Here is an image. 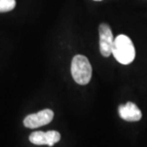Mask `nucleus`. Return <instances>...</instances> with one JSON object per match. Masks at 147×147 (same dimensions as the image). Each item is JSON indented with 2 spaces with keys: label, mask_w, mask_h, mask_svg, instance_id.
<instances>
[{
  "label": "nucleus",
  "mask_w": 147,
  "mask_h": 147,
  "mask_svg": "<svg viewBox=\"0 0 147 147\" xmlns=\"http://www.w3.org/2000/svg\"><path fill=\"white\" fill-rule=\"evenodd\" d=\"M92 69L88 59L83 55L74 56L71 63V74L79 85H86L92 78Z\"/></svg>",
  "instance_id": "nucleus-2"
},
{
  "label": "nucleus",
  "mask_w": 147,
  "mask_h": 147,
  "mask_svg": "<svg viewBox=\"0 0 147 147\" xmlns=\"http://www.w3.org/2000/svg\"><path fill=\"white\" fill-rule=\"evenodd\" d=\"M112 54L120 64L131 63L135 59L136 51L130 38L125 34H119L116 37L112 47Z\"/></svg>",
  "instance_id": "nucleus-1"
},
{
  "label": "nucleus",
  "mask_w": 147,
  "mask_h": 147,
  "mask_svg": "<svg viewBox=\"0 0 147 147\" xmlns=\"http://www.w3.org/2000/svg\"><path fill=\"white\" fill-rule=\"evenodd\" d=\"M99 36H100V54L103 57H108L112 54V47H113L115 38L110 27L107 24L102 23L100 25Z\"/></svg>",
  "instance_id": "nucleus-4"
},
{
  "label": "nucleus",
  "mask_w": 147,
  "mask_h": 147,
  "mask_svg": "<svg viewBox=\"0 0 147 147\" xmlns=\"http://www.w3.org/2000/svg\"><path fill=\"white\" fill-rule=\"evenodd\" d=\"M61 139L60 133L57 131H34L30 136V142L37 146L47 145L48 146H53Z\"/></svg>",
  "instance_id": "nucleus-5"
},
{
  "label": "nucleus",
  "mask_w": 147,
  "mask_h": 147,
  "mask_svg": "<svg viewBox=\"0 0 147 147\" xmlns=\"http://www.w3.org/2000/svg\"><path fill=\"white\" fill-rule=\"evenodd\" d=\"M94 1H101V0H94Z\"/></svg>",
  "instance_id": "nucleus-8"
},
{
  "label": "nucleus",
  "mask_w": 147,
  "mask_h": 147,
  "mask_svg": "<svg viewBox=\"0 0 147 147\" xmlns=\"http://www.w3.org/2000/svg\"><path fill=\"white\" fill-rule=\"evenodd\" d=\"M54 113L52 110L45 109L36 114L30 115L24 119V125L28 128H37L50 123L53 119Z\"/></svg>",
  "instance_id": "nucleus-3"
},
{
  "label": "nucleus",
  "mask_w": 147,
  "mask_h": 147,
  "mask_svg": "<svg viewBox=\"0 0 147 147\" xmlns=\"http://www.w3.org/2000/svg\"><path fill=\"white\" fill-rule=\"evenodd\" d=\"M119 114L123 119L128 122H137L142 117V111L132 102H127L125 105H121L119 107Z\"/></svg>",
  "instance_id": "nucleus-6"
},
{
  "label": "nucleus",
  "mask_w": 147,
  "mask_h": 147,
  "mask_svg": "<svg viewBox=\"0 0 147 147\" xmlns=\"http://www.w3.org/2000/svg\"><path fill=\"white\" fill-rule=\"evenodd\" d=\"M16 7V0H0V12L13 10Z\"/></svg>",
  "instance_id": "nucleus-7"
}]
</instances>
